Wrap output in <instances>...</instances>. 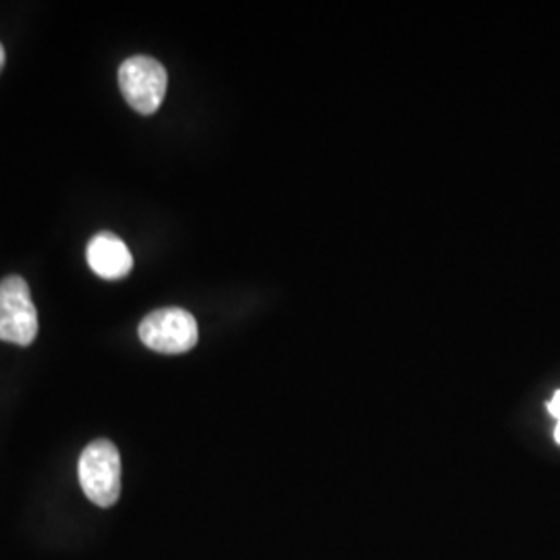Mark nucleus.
<instances>
[{
  "instance_id": "8",
  "label": "nucleus",
  "mask_w": 560,
  "mask_h": 560,
  "mask_svg": "<svg viewBox=\"0 0 560 560\" xmlns=\"http://www.w3.org/2000/svg\"><path fill=\"white\" fill-rule=\"evenodd\" d=\"M555 439H557V442L560 444V421L559 425H557V430H555Z\"/></svg>"
},
{
  "instance_id": "2",
  "label": "nucleus",
  "mask_w": 560,
  "mask_h": 560,
  "mask_svg": "<svg viewBox=\"0 0 560 560\" xmlns=\"http://www.w3.org/2000/svg\"><path fill=\"white\" fill-rule=\"evenodd\" d=\"M140 339L156 353L179 355L196 347L200 330L189 312L180 307H162L141 320Z\"/></svg>"
},
{
  "instance_id": "5",
  "label": "nucleus",
  "mask_w": 560,
  "mask_h": 560,
  "mask_svg": "<svg viewBox=\"0 0 560 560\" xmlns=\"http://www.w3.org/2000/svg\"><path fill=\"white\" fill-rule=\"evenodd\" d=\"M90 268L106 280L125 279L133 270V258L125 241L113 233H98L88 243Z\"/></svg>"
},
{
  "instance_id": "6",
  "label": "nucleus",
  "mask_w": 560,
  "mask_h": 560,
  "mask_svg": "<svg viewBox=\"0 0 560 560\" xmlns=\"http://www.w3.org/2000/svg\"><path fill=\"white\" fill-rule=\"evenodd\" d=\"M548 411H550V413L560 421V390L555 395V399L548 402Z\"/></svg>"
},
{
  "instance_id": "3",
  "label": "nucleus",
  "mask_w": 560,
  "mask_h": 560,
  "mask_svg": "<svg viewBox=\"0 0 560 560\" xmlns=\"http://www.w3.org/2000/svg\"><path fill=\"white\" fill-rule=\"evenodd\" d=\"M119 85L122 96L140 115H154L166 96L168 75L152 57H131L120 65Z\"/></svg>"
},
{
  "instance_id": "4",
  "label": "nucleus",
  "mask_w": 560,
  "mask_h": 560,
  "mask_svg": "<svg viewBox=\"0 0 560 560\" xmlns=\"http://www.w3.org/2000/svg\"><path fill=\"white\" fill-rule=\"evenodd\" d=\"M38 337V314L27 282L7 277L0 282V340L27 347Z\"/></svg>"
},
{
  "instance_id": "1",
  "label": "nucleus",
  "mask_w": 560,
  "mask_h": 560,
  "mask_svg": "<svg viewBox=\"0 0 560 560\" xmlns=\"http://www.w3.org/2000/svg\"><path fill=\"white\" fill-rule=\"evenodd\" d=\"M78 474L81 490L94 504L108 509L119 501L120 455L113 442H90L81 453Z\"/></svg>"
},
{
  "instance_id": "7",
  "label": "nucleus",
  "mask_w": 560,
  "mask_h": 560,
  "mask_svg": "<svg viewBox=\"0 0 560 560\" xmlns=\"http://www.w3.org/2000/svg\"><path fill=\"white\" fill-rule=\"evenodd\" d=\"M2 67H4V48L0 44V71H2Z\"/></svg>"
}]
</instances>
